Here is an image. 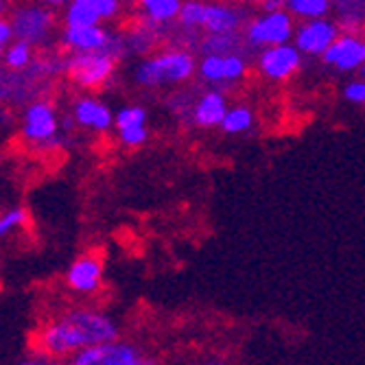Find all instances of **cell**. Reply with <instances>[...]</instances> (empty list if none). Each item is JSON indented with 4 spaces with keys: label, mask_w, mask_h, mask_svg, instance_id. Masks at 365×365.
Returning <instances> with one entry per match:
<instances>
[{
    "label": "cell",
    "mask_w": 365,
    "mask_h": 365,
    "mask_svg": "<svg viewBox=\"0 0 365 365\" xmlns=\"http://www.w3.org/2000/svg\"><path fill=\"white\" fill-rule=\"evenodd\" d=\"M114 339H118V328L103 313L71 311L68 315L59 317L42 330L38 335V346L44 354L66 356L75 354L86 346Z\"/></svg>",
    "instance_id": "6da1fadb"
},
{
    "label": "cell",
    "mask_w": 365,
    "mask_h": 365,
    "mask_svg": "<svg viewBox=\"0 0 365 365\" xmlns=\"http://www.w3.org/2000/svg\"><path fill=\"white\" fill-rule=\"evenodd\" d=\"M192 71H195L192 57L188 53L173 51V53H164V55L143 61L136 71V81L147 88L164 86V83H180L188 79Z\"/></svg>",
    "instance_id": "7a4b0ae2"
},
{
    "label": "cell",
    "mask_w": 365,
    "mask_h": 365,
    "mask_svg": "<svg viewBox=\"0 0 365 365\" xmlns=\"http://www.w3.org/2000/svg\"><path fill=\"white\" fill-rule=\"evenodd\" d=\"M116 68V57L108 48L103 51H81L68 59V77L79 88H101Z\"/></svg>",
    "instance_id": "3957f363"
},
{
    "label": "cell",
    "mask_w": 365,
    "mask_h": 365,
    "mask_svg": "<svg viewBox=\"0 0 365 365\" xmlns=\"http://www.w3.org/2000/svg\"><path fill=\"white\" fill-rule=\"evenodd\" d=\"M71 363L75 365H138L143 363V354L138 348L114 339V341L92 344V346L77 350L71 356Z\"/></svg>",
    "instance_id": "277c9868"
},
{
    "label": "cell",
    "mask_w": 365,
    "mask_h": 365,
    "mask_svg": "<svg viewBox=\"0 0 365 365\" xmlns=\"http://www.w3.org/2000/svg\"><path fill=\"white\" fill-rule=\"evenodd\" d=\"M11 24H14V33L18 40L40 44L53 31L55 18H53L48 5H24V7L16 9Z\"/></svg>",
    "instance_id": "5b68a950"
},
{
    "label": "cell",
    "mask_w": 365,
    "mask_h": 365,
    "mask_svg": "<svg viewBox=\"0 0 365 365\" xmlns=\"http://www.w3.org/2000/svg\"><path fill=\"white\" fill-rule=\"evenodd\" d=\"M57 112L48 101H36L31 103L24 112L22 120V136L29 143L44 145L51 143L57 136Z\"/></svg>",
    "instance_id": "8992f818"
},
{
    "label": "cell",
    "mask_w": 365,
    "mask_h": 365,
    "mask_svg": "<svg viewBox=\"0 0 365 365\" xmlns=\"http://www.w3.org/2000/svg\"><path fill=\"white\" fill-rule=\"evenodd\" d=\"M293 33V22L287 11H269L260 20L252 22L247 29V38L254 44H284Z\"/></svg>",
    "instance_id": "52a82bcc"
},
{
    "label": "cell",
    "mask_w": 365,
    "mask_h": 365,
    "mask_svg": "<svg viewBox=\"0 0 365 365\" xmlns=\"http://www.w3.org/2000/svg\"><path fill=\"white\" fill-rule=\"evenodd\" d=\"M337 26L324 18H311L295 33V46L309 55H324V51L337 40Z\"/></svg>",
    "instance_id": "ba28073f"
},
{
    "label": "cell",
    "mask_w": 365,
    "mask_h": 365,
    "mask_svg": "<svg viewBox=\"0 0 365 365\" xmlns=\"http://www.w3.org/2000/svg\"><path fill=\"white\" fill-rule=\"evenodd\" d=\"M260 71L269 79H287L300 68V48L287 44H272L260 55Z\"/></svg>",
    "instance_id": "9c48e42d"
},
{
    "label": "cell",
    "mask_w": 365,
    "mask_h": 365,
    "mask_svg": "<svg viewBox=\"0 0 365 365\" xmlns=\"http://www.w3.org/2000/svg\"><path fill=\"white\" fill-rule=\"evenodd\" d=\"M101 276H103V260L96 254H83L66 272V284L77 293H92L101 284Z\"/></svg>",
    "instance_id": "30bf717a"
},
{
    "label": "cell",
    "mask_w": 365,
    "mask_h": 365,
    "mask_svg": "<svg viewBox=\"0 0 365 365\" xmlns=\"http://www.w3.org/2000/svg\"><path fill=\"white\" fill-rule=\"evenodd\" d=\"M322 57L339 71H356L365 63V42L354 36H341L324 51Z\"/></svg>",
    "instance_id": "8fae6325"
},
{
    "label": "cell",
    "mask_w": 365,
    "mask_h": 365,
    "mask_svg": "<svg viewBox=\"0 0 365 365\" xmlns=\"http://www.w3.org/2000/svg\"><path fill=\"white\" fill-rule=\"evenodd\" d=\"M63 46L73 48L75 53L81 51H103L110 46V33L98 24H83V26H66L61 33Z\"/></svg>",
    "instance_id": "7c38bea8"
},
{
    "label": "cell",
    "mask_w": 365,
    "mask_h": 365,
    "mask_svg": "<svg viewBox=\"0 0 365 365\" xmlns=\"http://www.w3.org/2000/svg\"><path fill=\"white\" fill-rule=\"evenodd\" d=\"M73 114L81 127H90L94 131H106L114 123L110 108L101 101H96V98H79L75 103Z\"/></svg>",
    "instance_id": "4fadbf2b"
},
{
    "label": "cell",
    "mask_w": 365,
    "mask_h": 365,
    "mask_svg": "<svg viewBox=\"0 0 365 365\" xmlns=\"http://www.w3.org/2000/svg\"><path fill=\"white\" fill-rule=\"evenodd\" d=\"M227 108H225V98L217 92H210L206 96H202V101L195 108V120L202 127H215L221 125L223 116H225Z\"/></svg>",
    "instance_id": "5bb4252c"
},
{
    "label": "cell",
    "mask_w": 365,
    "mask_h": 365,
    "mask_svg": "<svg viewBox=\"0 0 365 365\" xmlns=\"http://www.w3.org/2000/svg\"><path fill=\"white\" fill-rule=\"evenodd\" d=\"M239 18L237 14L227 7H217V5H206L204 9V20L202 26L212 31V33H230L237 26Z\"/></svg>",
    "instance_id": "9a60e30c"
},
{
    "label": "cell",
    "mask_w": 365,
    "mask_h": 365,
    "mask_svg": "<svg viewBox=\"0 0 365 365\" xmlns=\"http://www.w3.org/2000/svg\"><path fill=\"white\" fill-rule=\"evenodd\" d=\"M31 61H33V44L26 42V40H18V38L7 46V51L3 55L5 68L7 71H14V73L29 68Z\"/></svg>",
    "instance_id": "2e32d148"
},
{
    "label": "cell",
    "mask_w": 365,
    "mask_h": 365,
    "mask_svg": "<svg viewBox=\"0 0 365 365\" xmlns=\"http://www.w3.org/2000/svg\"><path fill=\"white\" fill-rule=\"evenodd\" d=\"M63 22L66 26H83V24H98L101 18H98V14L92 7L81 3V0H73V3L66 5Z\"/></svg>",
    "instance_id": "e0dca14e"
},
{
    "label": "cell",
    "mask_w": 365,
    "mask_h": 365,
    "mask_svg": "<svg viewBox=\"0 0 365 365\" xmlns=\"http://www.w3.org/2000/svg\"><path fill=\"white\" fill-rule=\"evenodd\" d=\"M140 3L147 9L149 18L155 22L171 20V18L180 16V9H182L180 0H140Z\"/></svg>",
    "instance_id": "ac0fdd59"
},
{
    "label": "cell",
    "mask_w": 365,
    "mask_h": 365,
    "mask_svg": "<svg viewBox=\"0 0 365 365\" xmlns=\"http://www.w3.org/2000/svg\"><path fill=\"white\" fill-rule=\"evenodd\" d=\"M252 127V112L247 108H232L225 112L221 120V129L225 134H241V131Z\"/></svg>",
    "instance_id": "d6986e66"
},
{
    "label": "cell",
    "mask_w": 365,
    "mask_h": 365,
    "mask_svg": "<svg viewBox=\"0 0 365 365\" xmlns=\"http://www.w3.org/2000/svg\"><path fill=\"white\" fill-rule=\"evenodd\" d=\"M289 9L302 18H322L328 11V0H289Z\"/></svg>",
    "instance_id": "ffe728a7"
},
{
    "label": "cell",
    "mask_w": 365,
    "mask_h": 365,
    "mask_svg": "<svg viewBox=\"0 0 365 365\" xmlns=\"http://www.w3.org/2000/svg\"><path fill=\"white\" fill-rule=\"evenodd\" d=\"M29 219V212L24 208H9L7 212L0 215V239L9 237L11 232L22 227Z\"/></svg>",
    "instance_id": "44dd1931"
},
{
    "label": "cell",
    "mask_w": 365,
    "mask_h": 365,
    "mask_svg": "<svg viewBox=\"0 0 365 365\" xmlns=\"http://www.w3.org/2000/svg\"><path fill=\"white\" fill-rule=\"evenodd\" d=\"M147 120V112L140 108V106H127L123 108L116 116H114V125L116 129H127V127H138V125H145Z\"/></svg>",
    "instance_id": "7402d4cb"
},
{
    "label": "cell",
    "mask_w": 365,
    "mask_h": 365,
    "mask_svg": "<svg viewBox=\"0 0 365 365\" xmlns=\"http://www.w3.org/2000/svg\"><path fill=\"white\" fill-rule=\"evenodd\" d=\"M199 71H202L204 79L208 81H225V57L221 55L206 57L202 66H199Z\"/></svg>",
    "instance_id": "603a6c76"
},
{
    "label": "cell",
    "mask_w": 365,
    "mask_h": 365,
    "mask_svg": "<svg viewBox=\"0 0 365 365\" xmlns=\"http://www.w3.org/2000/svg\"><path fill=\"white\" fill-rule=\"evenodd\" d=\"M204 9H206V5L195 3V0H190V3L182 5V9H180V20H182L186 26H202Z\"/></svg>",
    "instance_id": "cb8c5ba5"
},
{
    "label": "cell",
    "mask_w": 365,
    "mask_h": 365,
    "mask_svg": "<svg viewBox=\"0 0 365 365\" xmlns=\"http://www.w3.org/2000/svg\"><path fill=\"white\" fill-rule=\"evenodd\" d=\"M118 136H120V143L127 145V147H140L147 140V127L145 125L127 127V129H120L118 131Z\"/></svg>",
    "instance_id": "d4e9b609"
},
{
    "label": "cell",
    "mask_w": 365,
    "mask_h": 365,
    "mask_svg": "<svg viewBox=\"0 0 365 365\" xmlns=\"http://www.w3.org/2000/svg\"><path fill=\"white\" fill-rule=\"evenodd\" d=\"M88 7H92L101 20H110L118 11V0H81Z\"/></svg>",
    "instance_id": "484cf974"
},
{
    "label": "cell",
    "mask_w": 365,
    "mask_h": 365,
    "mask_svg": "<svg viewBox=\"0 0 365 365\" xmlns=\"http://www.w3.org/2000/svg\"><path fill=\"white\" fill-rule=\"evenodd\" d=\"M243 73H245V63L235 55H227L225 57V81L239 79V77H243Z\"/></svg>",
    "instance_id": "4316f807"
},
{
    "label": "cell",
    "mask_w": 365,
    "mask_h": 365,
    "mask_svg": "<svg viewBox=\"0 0 365 365\" xmlns=\"http://www.w3.org/2000/svg\"><path fill=\"white\" fill-rule=\"evenodd\" d=\"M16 38V33H14V24L11 20H5V18H0V59H3L7 46L14 42Z\"/></svg>",
    "instance_id": "83f0119b"
},
{
    "label": "cell",
    "mask_w": 365,
    "mask_h": 365,
    "mask_svg": "<svg viewBox=\"0 0 365 365\" xmlns=\"http://www.w3.org/2000/svg\"><path fill=\"white\" fill-rule=\"evenodd\" d=\"M344 94H346L348 101H352V103H365V81L359 79V81L348 83Z\"/></svg>",
    "instance_id": "f1b7e54d"
},
{
    "label": "cell",
    "mask_w": 365,
    "mask_h": 365,
    "mask_svg": "<svg viewBox=\"0 0 365 365\" xmlns=\"http://www.w3.org/2000/svg\"><path fill=\"white\" fill-rule=\"evenodd\" d=\"M42 5H48V7H61V5H68L73 0H40Z\"/></svg>",
    "instance_id": "f546056e"
},
{
    "label": "cell",
    "mask_w": 365,
    "mask_h": 365,
    "mask_svg": "<svg viewBox=\"0 0 365 365\" xmlns=\"http://www.w3.org/2000/svg\"><path fill=\"white\" fill-rule=\"evenodd\" d=\"M359 75H361V79L365 81V63L361 66V68H359Z\"/></svg>",
    "instance_id": "4dcf8cb0"
},
{
    "label": "cell",
    "mask_w": 365,
    "mask_h": 365,
    "mask_svg": "<svg viewBox=\"0 0 365 365\" xmlns=\"http://www.w3.org/2000/svg\"><path fill=\"white\" fill-rule=\"evenodd\" d=\"M3 14H5V0H0V18H3Z\"/></svg>",
    "instance_id": "1f68e13d"
},
{
    "label": "cell",
    "mask_w": 365,
    "mask_h": 365,
    "mask_svg": "<svg viewBox=\"0 0 365 365\" xmlns=\"http://www.w3.org/2000/svg\"><path fill=\"white\" fill-rule=\"evenodd\" d=\"M346 3H354V0H346Z\"/></svg>",
    "instance_id": "d6a6232c"
}]
</instances>
